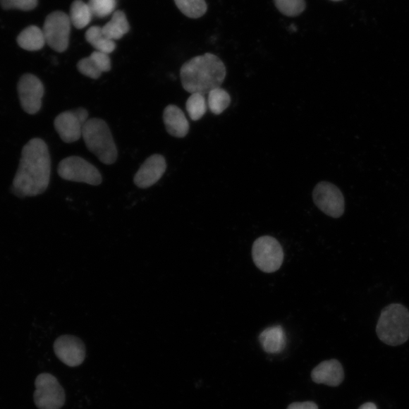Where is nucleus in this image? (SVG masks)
I'll return each instance as SVG.
<instances>
[{
	"label": "nucleus",
	"instance_id": "f257e3e1",
	"mask_svg": "<svg viewBox=\"0 0 409 409\" xmlns=\"http://www.w3.org/2000/svg\"><path fill=\"white\" fill-rule=\"evenodd\" d=\"M51 159L47 143L34 138L26 143L13 180L12 191L19 197H35L47 189Z\"/></svg>",
	"mask_w": 409,
	"mask_h": 409
},
{
	"label": "nucleus",
	"instance_id": "f03ea898",
	"mask_svg": "<svg viewBox=\"0 0 409 409\" xmlns=\"http://www.w3.org/2000/svg\"><path fill=\"white\" fill-rule=\"evenodd\" d=\"M226 75L223 61L212 54L191 59L182 66L180 71L183 89L191 94L203 96L220 87Z\"/></svg>",
	"mask_w": 409,
	"mask_h": 409
},
{
	"label": "nucleus",
	"instance_id": "7ed1b4c3",
	"mask_svg": "<svg viewBox=\"0 0 409 409\" xmlns=\"http://www.w3.org/2000/svg\"><path fill=\"white\" fill-rule=\"evenodd\" d=\"M376 332L383 343L396 346L409 339V310L402 304L392 303L384 308Z\"/></svg>",
	"mask_w": 409,
	"mask_h": 409
},
{
	"label": "nucleus",
	"instance_id": "20e7f679",
	"mask_svg": "<svg viewBox=\"0 0 409 409\" xmlns=\"http://www.w3.org/2000/svg\"><path fill=\"white\" fill-rule=\"evenodd\" d=\"M82 137L88 150L99 160L112 165L118 158V150L107 123L100 118L87 121L82 132Z\"/></svg>",
	"mask_w": 409,
	"mask_h": 409
},
{
	"label": "nucleus",
	"instance_id": "39448f33",
	"mask_svg": "<svg viewBox=\"0 0 409 409\" xmlns=\"http://www.w3.org/2000/svg\"><path fill=\"white\" fill-rule=\"evenodd\" d=\"M252 255L255 264L265 273L277 271L283 262L281 245L271 236H263L255 240L252 245Z\"/></svg>",
	"mask_w": 409,
	"mask_h": 409
},
{
	"label": "nucleus",
	"instance_id": "423d86ee",
	"mask_svg": "<svg viewBox=\"0 0 409 409\" xmlns=\"http://www.w3.org/2000/svg\"><path fill=\"white\" fill-rule=\"evenodd\" d=\"M35 403L39 409H60L66 403V393L56 377L48 373L37 376Z\"/></svg>",
	"mask_w": 409,
	"mask_h": 409
},
{
	"label": "nucleus",
	"instance_id": "0eeeda50",
	"mask_svg": "<svg viewBox=\"0 0 409 409\" xmlns=\"http://www.w3.org/2000/svg\"><path fill=\"white\" fill-rule=\"evenodd\" d=\"M71 27V19L66 13L61 11L50 13L42 29L46 44L58 53L65 52L69 46Z\"/></svg>",
	"mask_w": 409,
	"mask_h": 409
},
{
	"label": "nucleus",
	"instance_id": "6e6552de",
	"mask_svg": "<svg viewBox=\"0 0 409 409\" xmlns=\"http://www.w3.org/2000/svg\"><path fill=\"white\" fill-rule=\"evenodd\" d=\"M59 176L66 181L85 183L97 186L102 181L99 170L91 163L79 157L61 160L58 167Z\"/></svg>",
	"mask_w": 409,
	"mask_h": 409
},
{
	"label": "nucleus",
	"instance_id": "1a4fd4ad",
	"mask_svg": "<svg viewBox=\"0 0 409 409\" xmlns=\"http://www.w3.org/2000/svg\"><path fill=\"white\" fill-rule=\"evenodd\" d=\"M312 197L315 206L326 216L339 219L344 214V197L334 184L326 181L319 183L313 190Z\"/></svg>",
	"mask_w": 409,
	"mask_h": 409
},
{
	"label": "nucleus",
	"instance_id": "9d476101",
	"mask_svg": "<svg viewBox=\"0 0 409 409\" xmlns=\"http://www.w3.org/2000/svg\"><path fill=\"white\" fill-rule=\"evenodd\" d=\"M88 116V111L84 108L61 112L54 121L55 128L61 139L66 143L78 141L82 137Z\"/></svg>",
	"mask_w": 409,
	"mask_h": 409
},
{
	"label": "nucleus",
	"instance_id": "9b49d317",
	"mask_svg": "<svg viewBox=\"0 0 409 409\" xmlns=\"http://www.w3.org/2000/svg\"><path fill=\"white\" fill-rule=\"evenodd\" d=\"M18 93L20 106L29 115H35L42 106L44 86L41 80L32 74H25L20 78Z\"/></svg>",
	"mask_w": 409,
	"mask_h": 409
},
{
	"label": "nucleus",
	"instance_id": "f8f14e48",
	"mask_svg": "<svg viewBox=\"0 0 409 409\" xmlns=\"http://www.w3.org/2000/svg\"><path fill=\"white\" fill-rule=\"evenodd\" d=\"M54 349L58 359L69 367L79 366L85 360V345L75 336H59L54 343Z\"/></svg>",
	"mask_w": 409,
	"mask_h": 409
},
{
	"label": "nucleus",
	"instance_id": "ddd939ff",
	"mask_svg": "<svg viewBox=\"0 0 409 409\" xmlns=\"http://www.w3.org/2000/svg\"><path fill=\"white\" fill-rule=\"evenodd\" d=\"M167 169L166 159L161 155L149 157L136 173L134 178L135 185L147 189L154 185L164 176Z\"/></svg>",
	"mask_w": 409,
	"mask_h": 409
},
{
	"label": "nucleus",
	"instance_id": "4468645a",
	"mask_svg": "<svg viewBox=\"0 0 409 409\" xmlns=\"http://www.w3.org/2000/svg\"><path fill=\"white\" fill-rule=\"evenodd\" d=\"M312 379L316 384L339 386L344 379L343 366L336 360L324 361L314 368Z\"/></svg>",
	"mask_w": 409,
	"mask_h": 409
},
{
	"label": "nucleus",
	"instance_id": "2eb2a0df",
	"mask_svg": "<svg viewBox=\"0 0 409 409\" xmlns=\"http://www.w3.org/2000/svg\"><path fill=\"white\" fill-rule=\"evenodd\" d=\"M111 63L109 54L94 51L89 57L80 59L77 68L79 73L86 77L97 80L102 73L111 70Z\"/></svg>",
	"mask_w": 409,
	"mask_h": 409
},
{
	"label": "nucleus",
	"instance_id": "dca6fc26",
	"mask_svg": "<svg viewBox=\"0 0 409 409\" xmlns=\"http://www.w3.org/2000/svg\"><path fill=\"white\" fill-rule=\"evenodd\" d=\"M163 121L167 132L172 137L183 138L188 135L190 130L189 121L177 106L169 105L164 110Z\"/></svg>",
	"mask_w": 409,
	"mask_h": 409
},
{
	"label": "nucleus",
	"instance_id": "f3484780",
	"mask_svg": "<svg viewBox=\"0 0 409 409\" xmlns=\"http://www.w3.org/2000/svg\"><path fill=\"white\" fill-rule=\"evenodd\" d=\"M259 340L264 352L269 354L281 353L286 345V333L281 325H274L264 330Z\"/></svg>",
	"mask_w": 409,
	"mask_h": 409
},
{
	"label": "nucleus",
	"instance_id": "a211bd4d",
	"mask_svg": "<svg viewBox=\"0 0 409 409\" xmlns=\"http://www.w3.org/2000/svg\"><path fill=\"white\" fill-rule=\"evenodd\" d=\"M17 43L28 51L40 50L46 44L43 30L35 25L28 27L18 36Z\"/></svg>",
	"mask_w": 409,
	"mask_h": 409
},
{
	"label": "nucleus",
	"instance_id": "6ab92c4d",
	"mask_svg": "<svg viewBox=\"0 0 409 409\" xmlns=\"http://www.w3.org/2000/svg\"><path fill=\"white\" fill-rule=\"evenodd\" d=\"M102 32L110 39L117 40L124 37L130 30L128 18L124 12L116 11L109 22L102 27Z\"/></svg>",
	"mask_w": 409,
	"mask_h": 409
},
{
	"label": "nucleus",
	"instance_id": "aec40b11",
	"mask_svg": "<svg viewBox=\"0 0 409 409\" xmlns=\"http://www.w3.org/2000/svg\"><path fill=\"white\" fill-rule=\"evenodd\" d=\"M85 38L87 42L99 52L110 54L114 52L116 48L115 41L109 39L102 32V27L90 28L87 30Z\"/></svg>",
	"mask_w": 409,
	"mask_h": 409
},
{
	"label": "nucleus",
	"instance_id": "412c9836",
	"mask_svg": "<svg viewBox=\"0 0 409 409\" xmlns=\"http://www.w3.org/2000/svg\"><path fill=\"white\" fill-rule=\"evenodd\" d=\"M70 19L71 25L78 29L86 28L91 22L93 13L88 4L82 0H75L70 8Z\"/></svg>",
	"mask_w": 409,
	"mask_h": 409
},
{
	"label": "nucleus",
	"instance_id": "4be33fe9",
	"mask_svg": "<svg viewBox=\"0 0 409 409\" xmlns=\"http://www.w3.org/2000/svg\"><path fill=\"white\" fill-rule=\"evenodd\" d=\"M231 98L228 92L221 87L211 90L208 94V107L214 115L219 116L230 106Z\"/></svg>",
	"mask_w": 409,
	"mask_h": 409
},
{
	"label": "nucleus",
	"instance_id": "5701e85b",
	"mask_svg": "<svg viewBox=\"0 0 409 409\" xmlns=\"http://www.w3.org/2000/svg\"><path fill=\"white\" fill-rule=\"evenodd\" d=\"M175 3L180 11L190 18H200L207 12L204 0H175Z\"/></svg>",
	"mask_w": 409,
	"mask_h": 409
},
{
	"label": "nucleus",
	"instance_id": "b1692460",
	"mask_svg": "<svg viewBox=\"0 0 409 409\" xmlns=\"http://www.w3.org/2000/svg\"><path fill=\"white\" fill-rule=\"evenodd\" d=\"M186 109L191 120H200L207 111L206 98L200 94H192L186 102Z\"/></svg>",
	"mask_w": 409,
	"mask_h": 409
},
{
	"label": "nucleus",
	"instance_id": "393cba45",
	"mask_svg": "<svg viewBox=\"0 0 409 409\" xmlns=\"http://www.w3.org/2000/svg\"><path fill=\"white\" fill-rule=\"evenodd\" d=\"M275 6L286 16L295 17L304 12L305 0H274Z\"/></svg>",
	"mask_w": 409,
	"mask_h": 409
},
{
	"label": "nucleus",
	"instance_id": "a878e982",
	"mask_svg": "<svg viewBox=\"0 0 409 409\" xmlns=\"http://www.w3.org/2000/svg\"><path fill=\"white\" fill-rule=\"evenodd\" d=\"M88 6L93 16L102 18L115 11L117 0H89Z\"/></svg>",
	"mask_w": 409,
	"mask_h": 409
},
{
	"label": "nucleus",
	"instance_id": "bb28decb",
	"mask_svg": "<svg viewBox=\"0 0 409 409\" xmlns=\"http://www.w3.org/2000/svg\"><path fill=\"white\" fill-rule=\"evenodd\" d=\"M37 4L38 0H0V5L6 10L14 8L27 12L35 9Z\"/></svg>",
	"mask_w": 409,
	"mask_h": 409
},
{
	"label": "nucleus",
	"instance_id": "cd10ccee",
	"mask_svg": "<svg viewBox=\"0 0 409 409\" xmlns=\"http://www.w3.org/2000/svg\"><path fill=\"white\" fill-rule=\"evenodd\" d=\"M288 409H319V406L313 402L294 403Z\"/></svg>",
	"mask_w": 409,
	"mask_h": 409
},
{
	"label": "nucleus",
	"instance_id": "c85d7f7f",
	"mask_svg": "<svg viewBox=\"0 0 409 409\" xmlns=\"http://www.w3.org/2000/svg\"><path fill=\"white\" fill-rule=\"evenodd\" d=\"M359 409H377V408L373 403H367L361 405Z\"/></svg>",
	"mask_w": 409,
	"mask_h": 409
},
{
	"label": "nucleus",
	"instance_id": "c756f323",
	"mask_svg": "<svg viewBox=\"0 0 409 409\" xmlns=\"http://www.w3.org/2000/svg\"><path fill=\"white\" fill-rule=\"evenodd\" d=\"M331 1H342V0H331Z\"/></svg>",
	"mask_w": 409,
	"mask_h": 409
}]
</instances>
